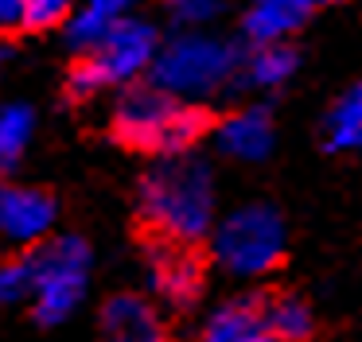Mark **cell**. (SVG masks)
<instances>
[{
	"label": "cell",
	"mask_w": 362,
	"mask_h": 342,
	"mask_svg": "<svg viewBox=\"0 0 362 342\" xmlns=\"http://www.w3.org/2000/svg\"><path fill=\"white\" fill-rule=\"evenodd\" d=\"M144 225L160 233V241L195 245L214 230V171L203 155L180 152L164 155L141 179L136 194Z\"/></svg>",
	"instance_id": "1"
},
{
	"label": "cell",
	"mask_w": 362,
	"mask_h": 342,
	"mask_svg": "<svg viewBox=\"0 0 362 342\" xmlns=\"http://www.w3.org/2000/svg\"><path fill=\"white\" fill-rule=\"evenodd\" d=\"M28 295H32V269H28V256H12V261L0 264V307L24 303Z\"/></svg>",
	"instance_id": "18"
},
{
	"label": "cell",
	"mask_w": 362,
	"mask_h": 342,
	"mask_svg": "<svg viewBox=\"0 0 362 342\" xmlns=\"http://www.w3.org/2000/svg\"><path fill=\"white\" fill-rule=\"evenodd\" d=\"M78 0H24V28H55L74 12Z\"/></svg>",
	"instance_id": "20"
},
{
	"label": "cell",
	"mask_w": 362,
	"mask_h": 342,
	"mask_svg": "<svg viewBox=\"0 0 362 342\" xmlns=\"http://www.w3.org/2000/svg\"><path fill=\"white\" fill-rule=\"evenodd\" d=\"M24 28V0H0V35Z\"/></svg>",
	"instance_id": "21"
},
{
	"label": "cell",
	"mask_w": 362,
	"mask_h": 342,
	"mask_svg": "<svg viewBox=\"0 0 362 342\" xmlns=\"http://www.w3.org/2000/svg\"><path fill=\"white\" fill-rule=\"evenodd\" d=\"M117 144L148 155L191 152L211 129V113L195 101H180L156 86H133L117 98L110 121Z\"/></svg>",
	"instance_id": "2"
},
{
	"label": "cell",
	"mask_w": 362,
	"mask_h": 342,
	"mask_svg": "<svg viewBox=\"0 0 362 342\" xmlns=\"http://www.w3.org/2000/svg\"><path fill=\"white\" fill-rule=\"evenodd\" d=\"M211 233L214 256L234 276H261L284 256V218L265 202L238 206Z\"/></svg>",
	"instance_id": "6"
},
{
	"label": "cell",
	"mask_w": 362,
	"mask_h": 342,
	"mask_svg": "<svg viewBox=\"0 0 362 342\" xmlns=\"http://www.w3.org/2000/svg\"><path fill=\"white\" fill-rule=\"evenodd\" d=\"M288 4H296V8H300V12H308V8H312V4H315V0H288Z\"/></svg>",
	"instance_id": "22"
},
{
	"label": "cell",
	"mask_w": 362,
	"mask_h": 342,
	"mask_svg": "<svg viewBox=\"0 0 362 342\" xmlns=\"http://www.w3.org/2000/svg\"><path fill=\"white\" fill-rule=\"evenodd\" d=\"M218 148L234 160H265L273 152V113L265 105L230 113L218 124Z\"/></svg>",
	"instance_id": "11"
},
{
	"label": "cell",
	"mask_w": 362,
	"mask_h": 342,
	"mask_svg": "<svg viewBox=\"0 0 362 342\" xmlns=\"http://www.w3.org/2000/svg\"><path fill=\"white\" fill-rule=\"evenodd\" d=\"M156 28L144 20H121L98 39L94 47L86 51V59L74 62L71 74H66V93L74 101H86L94 93H102L105 86H121V82H133L141 78L144 70L152 66L156 59Z\"/></svg>",
	"instance_id": "4"
},
{
	"label": "cell",
	"mask_w": 362,
	"mask_h": 342,
	"mask_svg": "<svg viewBox=\"0 0 362 342\" xmlns=\"http://www.w3.org/2000/svg\"><path fill=\"white\" fill-rule=\"evenodd\" d=\"M148 292L164 307H191L203 292V261H199L195 245L156 241L148 249Z\"/></svg>",
	"instance_id": "7"
},
{
	"label": "cell",
	"mask_w": 362,
	"mask_h": 342,
	"mask_svg": "<svg viewBox=\"0 0 362 342\" xmlns=\"http://www.w3.org/2000/svg\"><path fill=\"white\" fill-rule=\"evenodd\" d=\"M102 342H172V334L156 303L125 292L102 307Z\"/></svg>",
	"instance_id": "9"
},
{
	"label": "cell",
	"mask_w": 362,
	"mask_h": 342,
	"mask_svg": "<svg viewBox=\"0 0 362 342\" xmlns=\"http://www.w3.org/2000/svg\"><path fill=\"white\" fill-rule=\"evenodd\" d=\"M32 109L28 105H4L0 109V171H12L32 140Z\"/></svg>",
	"instance_id": "17"
},
{
	"label": "cell",
	"mask_w": 362,
	"mask_h": 342,
	"mask_svg": "<svg viewBox=\"0 0 362 342\" xmlns=\"http://www.w3.org/2000/svg\"><path fill=\"white\" fill-rule=\"evenodd\" d=\"M300 20H304V12H300L296 4H288V0H257V4L245 12L242 31L253 47H265V43L288 39L292 31L300 28Z\"/></svg>",
	"instance_id": "13"
},
{
	"label": "cell",
	"mask_w": 362,
	"mask_h": 342,
	"mask_svg": "<svg viewBox=\"0 0 362 342\" xmlns=\"http://www.w3.org/2000/svg\"><path fill=\"white\" fill-rule=\"evenodd\" d=\"M8 59V43H0V62Z\"/></svg>",
	"instance_id": "23"
},
{
	"label": "cell",
	"mask_w": 362,
	"mask_h": 342,
	"mask_svg": "<svg viewBox=\"0 0 362 342\" xmlns=\"http://www.w3.org/2000/svg\"><path fill=\"white\" fill-rule=\"evenodd\" d=\"M238 62L242 59L230 43L214 35H199V31H183V35L168 39L164 47H156L148 74L156 90L172 93L180 101H195L222 90L238 74Z\"/></svg>",
	"instance_id": "3"
},
{
	"label": "cell",
	"mask_w": 362,
	"mask_h": 342,
	"mask_svg": "<svg viewBox=\"0 0 362 342\" xmlns=\"http://www.w3.org/2000/svg\"><path fill=\"white\" fill-rule=\"evenodd\" d=\"M265 326L273 342H308L315 331V315L304 300L281 295V300H265Z\"/></svg>",
	"instance_id": "16"
},
{
	"label": "cell",
	"mask_w": 362,
	"mask_h": 342,
	"mask_svg": "<svg viewBox=\"0 0 362 342\" xmlns=\"http://www.w3.org/2000/svg\"><path fill=\"white\" fill-rule=\"evenodd\" d=\"M203 342H273L265 326V300L261 295H238L211 311L203 326Z\"/></svg>",
	"instance_id": "10"
},
{
	"label": "cell",
	"mask_w": 362,
	"mask_h": 342,
	"mask_svg": "<svg viewBox=\"0 0 362 342\" xmlns=\"http://www.w3.org/2000/svg\"><path fill=\"white\" fill-rule=\"evenodd\" d=\"M133 0H82L71 16H66V39L78 51H90L113 23H121L129 16Z\"/></svg>",
	"instance_id": "12"
},
{
	"label": "cell",
	"mask_w": 362,
	"mask_h": 342,
	"mask_svg": "<svg viewBox=\"0 0 362 342\" xmlns=\"http://www.w3.org/2000/svg\"><path fill=\"white\" fill-rule=\"evenodd\" d=\"M32 269V307L43 326L71 319L90 284V245L82 237H43L40 249L28 253Z\"/></svg>",
	"instance_id": "5"
},
{
	"label": "cell",
	"mask_w": 362,
	"mask_h": 342,
	"mask_svg": "<svg viewBox=\"0 0 362 342\" xmlns=\"http://www.w3.org/2000/svg\"><path fill=\"white\" fill-rule=\"evenodd\" d=\"M323 144L331 152H358L362 148V86H351L331 105L327 121H323Z\"/></svg>",
	"instance_id": "14"
},
{
	"label": "cell",
	"mask_w": 362,
	"mask_h": 342,
	"mask_svg": "<svg viewBox=\"0 0 362 342\" xmlns=\"http://www.w3.org/2000/svg\"><path fill=\"white\" fill-rule=\"evenodd\" d=\"M55 225V199L40 187L0 183V237L32 245L43 241Z\"/></svg>",
	"instance_id": "8"
},
{
	"label": "cell",
	"mask_w": 362,
	"mask_h": 342,
	"mask_svg": "<svg viewBox=\"0 0 362 342\" xmlns=\"http://www.w3.org/2000/svg\"><path fill=\"white\" fill-rule=\"evenodd\" d=\"M238 66H242V82L257 86V90H276L296 70V51L284 43H265V47H253Z\"/></svg>",
	"instance_id": "15"
},
{
	"label": "cell",
	"mask_w": 362,
	"mask_h": 342,
	"mask_svg": "<svg viewBox=\"0 0 362 342\" xmlns=\"http://www.w3.org/2000/svg\"><path fill=\"white\" fill-rule=\"evenodd\" d=\"M218 0H168V16H172L175 28H206V23L218 16Z\"/></svg>",
	"instance_id": "19"
}]
</instances>
